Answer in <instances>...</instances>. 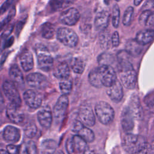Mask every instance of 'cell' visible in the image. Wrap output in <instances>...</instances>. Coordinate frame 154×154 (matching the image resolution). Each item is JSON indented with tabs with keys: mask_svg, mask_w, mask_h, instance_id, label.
<instances>
[{
	"mask_svg": "<svg viewBox=\"0 0 154 154\" xmlns=\"http://www.w3.org/2000/svg\"><path fill=\"white\" fill-rule=\"evenodd\" d=\"M142 1H143V0H134V4L135 6H138L141 3Z\"/></svg>",
	"mask_w": 154,
	"mask_h": 154,
	"instance_id": "52",
	"label": "cell"
},
{
	"mask_svg": "<svg viewBox=\"0 0 154 154\" xmlns=\"http://www.w3.org/2000/svg\"><path fill=\"white\" fill-rule=\"evenodd\" d=\"M57 37L61 43L70 48L75 47L78 42V37L76 32L66 27L60 28L57 32Z\"/></svg>",
	"mask_w": 154,
	"mask_h": 154,
	"instance_id": "4",
	"label": "cell"
},
{
	"mask_svg": "<svg viewBox=\"0 0 154 154\" xmlns=\"http://www.w3.org/2000/svg\"><path fill=\"white\" fill-rule=\"evenodd\" d=\"M147 144L146 139L143 136L132 134H127L122 143L124 150L130 154L140 153Z\"/></svg>",
	"mask_w": 154,
	"mask_h": 154,
	"instance_id": "1",
	"label": "cell"
},
{
	"mask_svg": "<svg viewBox=\"0 0 154 154\" xmlns=\"http://www.w3.org/2000/svg\"><path fill=\"white\" fill-rule=\"evenodd\" d=\"M23 99L26 104L32 109L39 108L42 102L41 95L32 90H28L23 93Z\"/></svg>",
	"mask_w": 154,
	"mask_h": 154,
	"instance_id": "13",
	"label": "cell"
},
{
	"mask_svg": "<svg viewBox=\"0 0 154 154\" xmlns=\"http://www.w3.org/2000/svg\"><path fill=\"white\" fill-rule=\"evenodd\" d=\"M37 119L42 127L46 129L50 128L52 122V114L50 107L45 106L41 108L38 112Z\"/></svg>",
	"mask_w": 154,
	"mask_h": 154,
	"instance_id": "16",
	"label": "cell"
},
{
	"mask_svg": "<svg viewBox=\"0 0 154 154\" xmlns=\"http://www.w3.org/2000/svg\"><path fill=\"white\" fill-rule=\"evenodd\" d=\"M9 75L14 83L22 85L23 84V76L20 68L16 64H13L9 70Z\"/></svg>",
	"mask_w": 154,
	"mask_h": 154,
	"instance_id": "25",
	"label": "cell"
},
{
	"mask_svg": "<svg viewBox=\"0 0 154 154\" xmlns=\"http://www.w3.org/2000/svg\"><path fill=\"white\" fill-rule=\"evenodd\" d=\"M111 42L112 45L114 47H117L120 43V38H119V34L117 31H115L112 36H111Z\"/></svg>",
	"mask_w": 154,
	"mask_h": 154,
	"instance_id": "43",
	"label": "cell"
},
{
	"mask_svg": "<svg viewBox=\"0 0 154 154\" xmlns=\"http://www.w3.org/2000/svg\"><path fill=\"white\" fill-rule=\"evenodd\" d=\"M42 36L46 39H51L53 38L55 34V29L53 25L51 23L46 22L44 23L40 30Z\"/></svg>",
	"mask_w": 154,
	"mask_h": 154,
	"instance_id": "30",
	"label": "cell"
},
{
	"mask_svg": "<svg viewBox=\"0 0 154 154\" xmlns=\"http://www.w3.org/2000/svg\"></svg>",
	"mask_w": 154,
	"mask_h": 154,
	"instance_id": "57",
	"label": "cell"
},
{
	"mask_svg": "<svg viewBox=\"0 0 154 154\" xmlns=\"http://www.w3.org/2000/svg\"><path fill=\"white\" fill-rule=\"evenodd\" d=\"M88 81L91 85L96 88H100L103 85L100 81L97 68H94L88 75Z\"/></svg>",
	"mask_w": 154,
	"mask_h": 154,
	"instance_id": "31",
	"label": "cell"
},
{
	"mask_svg": "<svg viewBox=\"0 0 154 154\" xmlns=\"http://www.w3.org/2000/svg\"><path fill=\"white\" fill-rule=\"evenodd\" d=\"M97 68L100 81L103 86L109 87L117 81L116 72L111 66L99 65Z\"/></svg>",
	"mask_w": 154,
	"mask_h": 154,
	"instance_id": "5",
	"label": "cell"
},
{
	"mask_svg": "<svg viewBox=\"0 0 154 154\" xmlns=\"http://www.w3.org/2000/svg\"><path fill=\"white\" fill-rule=\"evenodd\" d=\"M134 14V8L131 6L128 7L125 11L123 17V23L125 26H129L131 24L132 20Z\"/></svg>",
	"mask_w": 154,
	"mask_h": 154,
	"instance_id": "35",
	"label": "cell"
},
{
	"mask_svg": "<svg viewBox=\"0 0 154 154\" xmlns=\"http://www.w3.org/2000/svg\"><path fill=\"white\" fill-rule=\"evenodd\" d=\"M60 88L63 94H69L72 88V82L69 78L62 79L60 82Z\"/></svg>",
	"mask_w": 154,
	"mask_h": 154,
	"instance_id": "33",
	"label": "cell"
},
{
	"mask_svg": "<svg viewBox=\"0 0 154 154\" xmlns=\"http://www.w3.org/2000/svg\"><path fill=\"white\" fill-rule=\"evenodd\" d=\"M20 147L14 144H8L7 146L6 150L9 154H19Z\"/></svg>",
	"mask_w": 154,
	"mask_h": 154,
	"instance_id": "40",
	"label": "cell"
},
{
	"mask_svg": "<svg viewBox=\"0 0 154 154\" xmlns=\"http://www.w3.org/2000/svg\"><path fill=\"white\" fill-rule=\"evenodd\" d=\"M109 13L108 11L102 10L99 12L94 19V25L96 29L99 31H103L106 29L109 23Z\"/></svg>",
	"mask_w": 154,
	"mask_h": 154,
	"instance_id": "19",
	"label": "cell"
},
{
	"mask_svg": "<svg viewBox=\"0 0 154 154\" xmlns=\"http://www.w3.org/2000/svg\"><path fill=\"white\" fill-rule=\"evenodd\" d=\"M152 8H154V0H152Z\"/></svg>",
	"mask_w": 154,
	"mask_h": 154,
	"instance_id": "55",
	"label": "cell"
},
{
	"mask_svg": "<svg viewBox=\"0 0 154 154\" xmlns=\"http://www.w3.org/2000/svg\"><path fill=\"white\" fill-rule=\"evenodd\" d=\"M143 50V45L139 43L135 39L129 40L125 45V51L131 55L137 57L139 55Z\"/></svg>",
	"mask_w": 154,
	"mask_h": 154,
	"instance_id": "24",
	"label": "cell"
},
{
	"mask_svg": "<svg viewBox=\"0 0 154 154\" xmlns=\"http://www.w3.org/2000/svg\"><path fill=\"white\" fill-rule=\"evenodd\" d=\"M120 21V9L119 5L115 4L112 8V25L115 28H117Z\"/></svg>",
	"mask_w": 154,
	"mask_h": 154,
	"instance_id": "37",
	"label": "cell"
},
{
	"mask_svg": "<svg viewBox=\"0 0 154 154\" xmlns=\"http://www.w3.org/2000/svg\"><path fill=\"white\" fill-rule=\"evenodd\" d=\"M23 21H20L18 22L17 26H16V31L17 32V34H18V33L20 32V31L21 30V29L22 28V26L23 25Z\"/></svg>",
	"mask_w": 154,
	"mask_h": 154,
	"instance_id": "49",
	"label": "cell"
},
{
	"mask_svg": "<svg viewBox=\"0 0 154 154\" xmlns=\"http://www.w3.org/2000/svg\"><path fill=\"white\" fill-rule=\"evenodd\" d=\"M148 106L150 109H154V99L151 100L149 103H148Z\"/></svg>",
	"mask_w": 154,
	"mask_h": 154,
	"instance_id": "51",
	"label": "cell"
},
{
	"mask_svg": "<svg viewBox=\"0 0 154 154\" xmlns=\"http://www.w3.org/2000/svg\"><path fill=\"white\" fill-rule=\"evenodd\" d=\"M20 62L22 69L25 72L31 70L34 66L32 53L28 50L24 51L20 56Z\"/></svg>",
	"mask_w": 154,
	"mask_h": 154,
	"instance_id": "22",
	"label": "cell"
},
{
	"mask_svg": "<svg viewBox=\"0 0 154 154\" xmlns=\"http://www.w3.org/2000/svg\"><path fill=\"white\" fill-rule=\"evenodd\" d=\"M70 73V70L69 65L66 62L59 63L54 69L53 74L58 79H64L69 78Z\"/></svg>",
	"mask_w": 154,
	"mask_h": 154,
	"instance_id": "21",
	"label": "cell"
},
{
	"mask_svg": "<svg viewBox=\"0 0 154 154\" xmlns=\"http://www.w3.org/2000/svg\"><path fill=\"white\" fill-rule=\"evenodd\" d=\"M134 117L129 107L125 106L122 111L120 122L122 128L125 131L128 132L132 130L134 126Z\"/></svg>",
	"mask_w": 154,
	"mask_h": 154,
	"instance_id": "15",
	"label": "cell"
},
{
	"mask_svg": "<svg viewBox=\"0 0 154 154\" xmlns=\"http://www.w3.org/2000/svg\"><path fill=\"white\" fill-rule=\"evenodd\" d=\"M16 13V10H15V8H12L10 10V11L9 12V13L8 14V15L7 16V17L1 22V28L4 26V25H6L8 22H10L12 18L13 17V16L15 15Z\"/></svg>",
	"mask_w": 154,
	"mask_h": 154,
	"instance_id": "39",
	"label": "cell"
},
{
	"mask_svg": "<svg viewBox=\"0 0 154 154\" xmlns=\"http://www.w3.org/2000/svg\"><path fill=\"white\" fill-rule=\"evenodd\" d=\"M26 82L32 88L43 90L48 85L47 78L40 73H32L26 76Z\"/></svg>",
	"mask_w": 154,
	"mask_h": 154,
	"instance_id": "10",
	"label": "cell"
},
{
	"mask_svg": "<svg viewBox=\"0 0 154 154\" xmlns=\"http://www.w3.org/2000/svg\"><path fill=\"white\" fill-rule=\"evenodd\" d=\"M66 148L67 153L69 154H72L74 153V149H73V145L72 142V137L70 138H69L66 143Z\"/></svg>",
	"mask_w": 154,
	"mask_h": 154,
	"instance_id": "42",
	"label": "cell"
},
{
	"mask_svg": "<svg viewBox=\"0 0 154 154\" xmlns=\"http://www.w3.org/2000/svg\"><path fill=\"white\" fill-rule=\"evenodd\" d=\"M154 39V30L148 29L139 31L135 37V40L143 46L150 43Z\"/></svg>",
	"mask_w": 154,
	"mask_h": 154,
	"instance_id": "23",
	"label": "cell"
},
{
	"mask_svg": "<svg viewBox=\"0 0 154 154\" xmlns=\"http://www.w3.org/2000/svg\"><path fill=\"white\" fill-rule=\"evenodd\" d=\"M72 131L81 137L87 143L93 142L94 140V132L85 126L80 120H75L73 123Z\"/></svg>",
	"mask_w": 154,
	"mask_h": 154,
	"instance_id": "8",
	"label": "cell"
},
{
	"mask_svg": "<svg viewBox=\"0 0 154 154\" xmlns=\"http://www.w3.org/2000/svg\"><path fill=\"white\" fill-rule=\"evenodd\" d=\"M82 154H94V152L91 149H87L84 152H82Z\"/></svg>",
	"mask_w": 154,
	"mask_h": 154,
	"instance_id": "50",
	"label": "cell"
},
{
	"mask_svg": "<svg viewBox=\"0 0 154 154\" xmlns=\"http://www.w3.org/2000/svg\"><path fill=\"white\" fill-rule=\"evenodd\" d=\"M78 116L80 121L88 126H93L95 124L96 118L91 107L88 105L80 106L78 109Z\"/></svg>",
	"mask_w": 154,
	"mask_h": 154,
	"instance_id": "11",
	"label": "cell"
},
{
	"mask_svg": "<svg viewBox=\"0 0 154 154\" xmlns=\"http://www.w3.org/2000/svg\"><path fill=\"white\" fill-rule=\"evenodd\" d=\"M26 146L29 152V154H38L37 146L33 141H29L28 143V144H26Z\"/></svg>",
	"mask_w": 154,
	"mask_h": 154,
	"instance_id": "41",
	"label": "cell"
},
{
	"mask_svg": "<svg viewBox=\"0 0 154 154\" xmlns=\"http://www.w3.org/2000/svg\"><path fill=\"white\" fill-rule=\"evenodd\" d=\"M95 112L99 122L105 125L111 123L114 118V109L105 101H100L96 104Z\"/></svg>",
	"mask_w": 154,
	"mask_h": 154,
	"instance_id": "3",
	"label": "cell"
},
{
	"mask_svg": "<svg viewBox=\"0 0 154 154\" xmlns=\"http://www.w3.org/2000/svg\"><path fill=\"white\" fill-rule=\"evenodd\" d=\"M116 1H120V0H116Z\"/></svg>",
	"mask_w": 154,
	"mask_h": 154,
	"instance_id": "56",
	"label": "cell"
},
{
	"mask_svg": "<svg viewBox=\"0 0 154 154\" xmlns=\"http://www.w3.org/2000/svg\"><path fill=\"white\" fill-rule=\"evenodd\" d=\"M120 81L128 89H134L136 87L137 75L134 68L120 69L119 70Z\"/></svg>",
	"mask_w": 154,
	"mask_h": 154,
	"instance_id": "7",
	"label": "cell"
},
{
	"mask_svg": "<svg viewBox=\"0 0 154 154\" xmlns=\"http://www.w3.org/2000/svg\"><path fill=\"white\" fill-rule=\"evenodd\" d=\"M106 93L109 97L114 102H119L123 98V91L120 82L117 81L110 87H108Z\"/></svg>",
	"mask_w": 154,
	"mask_h": 154,
	"instance_id": "17",
	"label": "cell"
},
{
	"mask_svg": "<svg viewBox=\"0 0 154 154\" xmlns=\"http://www.w3.org/2000/svg\"><path fill=\"white\" fill-rule=\"evenodd\" d=\"M80 18V14L75 8H70L63 12L60 16V21L61 23L72 26L75 25Z\"/></svg>",
	"mask_w": 154,
	"mask_h": 154,
	"instance_id": "12",
	"label": "cell"
},
{
	"mask_svg": "<svg viewBox=\"0 0 154 154\" xmlns=\"http://www.w3.org/2000/svg\"><path fill=\"white\" fill-rule=\"evenodd\" d=\"M128 106L131 111L134 119L137 120H141L142 119L143 111L139 97L137 94H134L131 96Z\"/></svg>",
	"mask_w": 154,
	"mask_h": 154,
	"instance_id": "14",
	"label": "cell"
},
{
	"mask_svg": "<svg viewBox=\"0 0 154 154\" xmlns=\"http://www.w3.org/2000/svg\"><path fill=\"white\" fill-rule=\"evenodd\" d=\"M70 65L72 69L75 73L81 74L85 69V62L81 57H74L71 60Z\"/></svg>",
	"mask_w": 154,
	"mask_h": 154,
	"instance_id": "29",
	"label": "cell"
},
{
	"mask_svg": "<svg viewBox=\"0 0 154 154\" xmlns=\"http://www.w3.org/2000/svg\"><path fill=\"white\" fill-rule=\"evenodd\" d=\"M114 57L112 55L108 52L101 54L97 58L98 63L100 65H110L114 62Z\"/></svg>",
	"mask_w": 154,
	"mask_h": 154,
	"instance_id": "32",
	"label": "cell"
},
{
	"mask_svg": "<svg viewBox=\"0 0 154 154\" xmlns=\"http://www.w3.org/2000/svg\"><path fill=\"white\" fill-rule=\"evenodd\" d=\"M73 1L74 0H51V5L52 8L59 10L70 5Z\"/></svg>",
	"mask_w": 154,
	"mask_h": 154,
	"instance_id": "34",
	"label": "cell"
},
{
	"mask_svg": "<svg viewBox=\"0 0 154 154\" xmlns=\"http://www.w3.org/2000/svg\"><path fill=\"white\" fill-rule=\"evenodd\" d=\"M19 154H29V152L27 148V146L25 144H22L20 146V150Z\"/></svg>",
	"mask_w": 154,
	"mask_h": 154,
	"instance_id": "47",
	"label": "cell"
},
{
	"mask_svg": "<svg viewBox=\"0 0 154 154\" xmlns=\"http://www.w3.org/2000/svg\"><path fill=\"white\" fill-rule=\"evenodd\" d=\"M74 153H81L87 149V142L78 135L72 137Z\"/></svg>",
	"mask_w": 154,
	"mask_h": 154,
	"instance_id": "27",
	"label": "cell"
},
{
	"mask_svg": "<svg viewBox=\"0 0 154 154\" xmlns=\"http://www.w3.org/2000/svg\"><path fill=\"white\" fill-rule=\"evenodd\" d=\"M153 25H154V13H152L150 14V16H149L146 26H152Z\"/></svg>",
	"mask_w": 154,
	"mask_h": 154,
	"instance_id": "48",
	"label": "cell"
},
{
	"mask_svg": "<svg viewBox=\"0 0 154 154\" xmlns=\"http://www.w3.org/2000/svg\"><path fill=\"white\" fill-rule=\"evenodd\" d=\"M37 127L33 123H28L24 128V134L25 136L29 138H32L35 137L37 133Z\"/></svg>",
	"mask_w": 154,
	"mask_h": 154,
	"instance_id": "36",
	"label": "cell"
},
{
	"mask_svg": "<svg viewBox=\"0 0 154 154\" xmlns=\"http://www.w3.org/2000/svg\"><path fill=\"white\" fill-rule=\"evenodd\" d=\"M2 136L6 141L16 143L19 140L20 137V131L13 126H7L3 131Z\"/></svg>",
	"mask_w": 154,
	"mask_h": 154,
	"instance_id": "20",
	"label": "cell"
},
{
	"mask_svg": "<svg viewBox=\"0 0 154 154\" xmlns=\"http://www.w3.org/2000/svg\"><path fill=\"white\" fill-rule=\"evenodd\" d=\"M68 105L69 99L67 95L62 94L60 96L53 109V115L57 122H61L63 120Z\"/></svg>",
	"mask_w": 154,
	"mask_h": 154,
	"instance_id": "9",
	"label": "cell"
},
{
	"mask_svg": "<svg viewBox=\"0 0 154 154\" xmlns=\"http://www.w3.org/2000/svg\"><path fill=\"white\" fill-rule=\"evenodd\" d=\"M99 40L100 47L103 49H108L111 46V37L110 33L106 29H104L100 31L99 36Z\"/></svg>",
	"mask_w": 154,
	"mask_h": 154,
	"instance_id": "28",
	"label": "cell"
},
{
	"mask_svg": "<svg viewBox=\"0 0 154 154\" xmlns=\"http://www.w3.org/2000/svg\"><path fill=\"white\" fill-rule=\"evenodd\" d=\"M57 148V142L51 139L44 140L40 145V150L42 154H54Z\"/></svg>",
	"mask_w": 154,
	"mask_h": 154,
	"instance_id": "26",
	"label": "cell"
},
{
	"mask_svg": "<svg viewBox=\"0 0 154 154\" xmlns=\"http://www.w3.org/2000/svg\"><path fill=\"white\" fill-rule=\"evenodd\" d=\"M3 91L11 103L19 107L21 105V99L19 93L14 84L10 81H5L2 84Z\"/></svg>",
	"mask_w": 154,
	"mask_h": 154,
	"instance_id": "6",
	"label": "cell"
},
{
	"mask_svg": "<svg viewBox=\"0 0 154 154\" xmlns=\"http://www.w3.org/2000/svg\"><path fill=\"white\" fill-rule=\"evenodd\" d=\"M0 154H9L7 150H5L4 149L1 150V153Z\"/></svg>",
	"mask_w": 154,
	"mask_h": 154,
	"instance_id": "53",
	"label": "cell"
},
{
	"mask_svg": "<svg viewBox=\"0 0 154 154\" xmlns=\"http://www.w3.org/2000/svg\"><path fill=\"white\" fill-rule=\"evenodd\" d=\"M138 154H154V149H153L150 145L147 144Z\"/></svg>",
	"mask_w": 154,
	"mask_h": 154,
	"instance_id": "45",
	"label": "cell"
},
{
	"mask_svg": "<svg viewBox=\"0 0 154 154\" xmlns=\"http://www.w3.org/2000/svg\"><path fill=\"white\" fill-rule=\"evenodd\" d=\"M13 29V25L9 26L8 28H6V29L4 31V32L2 34V37H7L8 35H10Z\"/></svg>",
	"mask_w": 154,
	"mask_h": 154,
	"instance_id": "46",
	"label": "cell"
},
{
	"mask_svg": "<svg viewBox=\"0 0 154 154\" xmlns=\"http://www.w3.org/2000/svg\"><path fill=\"white\" fill-rule=\"evenodd\" d=\"M6 114L7 117L13 123H20L24 120V114L19 109V107L12 103L7 105L6 108Z\"/></svg>",
	"mask_w": 154,
	"mask_h": 154,
	"instance_id": "18",
	"label": "cell"
},
{
	"mask_svg": "<svg viewBox=\"0 0 154 154\" xmlns=\"http://www.w3.org/2000/svg\"><path fill=\"white\" fill-rule=\"evenodd\" d=\"M38 67L41 70L48 72L53 66L54 60L48 49L44 45L38 43L35 46Z\"/></svg>",
	"mask_w": 154,
	"mask_h": 154,
	"instance_id": "2",
	"label": "cell"
},
{
	"mask_svg": "<svg viewBox=\"0 0 154 154\" xmlns=\"http://www.w3.org/2000/svg\"><path fill=\"white\" fill-rule=\"evenodd\" d=\"M152 11L150 10H144L143 12L140 14L138 19L139 23L141 26H146L147 20L152 14Z\"/></svg>",
	"mask_w": 154,
	"mask_h": 154,
	"instance_id": "38",
	"label": "cell"
},
{
	"mask_svg": "<svg viewBox=\"0 0 154 154\" xmlns=\"http://www.w3.org/2000/svg\"><path fill=\"white\" fill-rule=\"evenodd\" d=\"M56 154H64V153H63V152H62L60 150V151H58Z\"/></svg>",
	"mask_w": 154,
	"mask_h": 154,
	"instance_id": "54",
	"label": "cell"
},
{
	"mask_svg": "<svg viewBox=\"0 0 154 154\" xmlns=\"http://www.w3.org/2000/svg\"><path fill=\"white\" fill-rule=\"evenodd\" d=\"M14 0H6L4 4L2 5L1 8V14L4 13L5 11L7 10V9L11 5L13 2H14Z\"/></svg>",
	"mask_w": 154,
	"mask_h": 154,
	"instance_id": "44",
	"label": "cell"
}]
</instances>
